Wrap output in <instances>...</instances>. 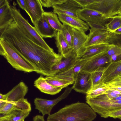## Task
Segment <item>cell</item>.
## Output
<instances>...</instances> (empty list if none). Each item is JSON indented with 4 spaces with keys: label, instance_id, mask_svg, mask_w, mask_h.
<instances>
[{
    "label": "cell",
    "instance_id": "cell-1",
    "mask_svg": "<svg viewBox=\"0 0 121 121\" xmlns=\"http://www.w3.org/2000/svg\"><path fill=\"white\" fill-rule=\"evenodd\" d=\"M5 40L17 53L35 67L36 72L46 76L51 75L52 66L62 58L59 54L35 43L29 39L13 20L0 33Z\"/></svg>",
    "mask_w": 121,
    "mask_h": 121
},
{
    "label": "cell",
    "instance_id": "cell-2",
    "mask_svg": "<svg viewBox=\"0 0 121 121\" xmlns=\"http://www.w3.org/2000/svg\"><path fill=\"white\" fill-rule=\"evenodd\" d=\"M96 114L86 103L78 102L67 105L48 115L47 121H92Z\"/></svg>",
    "mask_w": 121,
    "mask_h": 121
},
{
    "label": "cell",
    "instance_id": "cell-3",
    "mask_svg": "<svg viewBox=\"0 0 121 121\" xmlns=\"http://www.w3.org/2000/svg\"><path fill=\"white\" fill-rule=\"evenodd\" d=\"M0 54L16 70L25 73L36 72L33 65L17 53L2 39H0Z\"/></svg>",
    "mask_w": 121,
    "mask_h": 121
},
{
    "label": "cell",
    "instance_id": "cell-4",
    "mask_svg": "<svg viewBox=\"0 0 121 121\" xmlns=\"http://www.w3.org/2000/svg\"><path fill=\"white\" fill-rule=\"evenodd\" d=\"M14 2L11 6L12 15L14 21L22 32L29 39L36 44L45 48L50 51H54L41 37L36 30L34 27L32 26L21 13L20 11L16 6Z\"/></svg>",
    "mask_w": 121,
    "mask_h": 121
},
{
    "label": "cell",
    "instance_id": "cell-5",
    "mask_svg": "<svg viewBox=\"0 0 121 121\" xmlns=\"http://www.w3.org/2000/svg\"><path fill=\"white\" fill-rule=\"evenodd\" d=\"M86 99V103L95 112L105 118L109 117L112 112L121 109V104L111 102L105 94Z\"/></svg>",
    "mask_w": 121,
    "mask_h": 121
},
{
    "label": "cell",
    "instance_id": "cell-6",
    "mask_svg": "<svg viewBox=\"0 0 121 121\" xmlns=\"http://www.w3.org/2000/svg\"><path fill=\"white\" fill-rule=\"evenodd\" d=\"M78 15L80 19L86 22L91 29L108 30L106 25L109 19L97 12L85 8L79 11Z\"/></svg>",
    "mask_w": 121,
    "mask_h": 121
},
{
    "label": "cell",
    "instance_id": "cell-7",
    "mask_svg": "<svg viewBox=\"0 0 121 121\" xmlns=\"http://www.w3.org/2000/svg\"><path fill=\"white\" fill-rule=\"evenodd\" d=\"M121 0H94L86 8L100 13L108 19L118 14Z\"/></svg>",
    "mask_w": 121,
    "mask_h": 121
},
{
    "label": "cell",
    "instance_id": "cell-8",
    "mask_svg": "<svg viewBox=\"0 0 121 121\" xmlns=\"http://www.w3.org/2000/svg\"><path fill=\"white\" fill-rule=\"evenodd\" d=\"M87 40L85 44L86 48L100 44L117 45V36L114 32L108 30L89 29Z\"/></svg>",
    "mask_w": 121,
    "mask_h": 121
},
{
    "label": "cell",
    "instance_id": "cell-9",
    "mask_svg": "<svg viewBox=\"0 0 121 121\" xmlns=\"http://www.w3.org/2000/svg\"><path fill=\"white\" fill-rule=\"evenodd\" d=\"M72 89L71 87H66L64 92L60 96L53 99L35 98L34 100L35 109L38 110L39 113H42L43 116L45 115H50L53 107L59 102L68 96Z\"/></svg>",
    "mask_w": 121,
    "mask_h": 121
},
{
    "label": "cell",
    "instance_id": "cell-10",
    "mask_svg": "<svg viewBox=\"0 0 121 121\" xmlns=\"http://www.w3.org/2000/svg\"><path fill=\"white\" fill-rule=\"evenodd\" d=\"M73 68L67 71L46 76L44 78L48 82L53 86L62 88H66L74 82Z\"/></svg>",
    "mask_w": 121,
    "mask_h": 121
},
{
    "label": "cell",
    "instance_id": "cell-11",
    "mask_svg": "<svg viewBox=\"0 0 121 121\" xmlns=\"http://www.w3.org/2000/svg\"><path fill=\"white\" fill-rule=\"evenodd\" d=\"M107 51L96 54L91 57L81 69V72L91 73L100 68L103 67L106 64L112 62Z\"/></svg>",
    "mask_w": 121,
    "mask_h": 121
},
{
    "label": "cell",
    "instance_id": "cell-12",
    "mask_svg": "<svg viewBox=\"0 0 121 121\" xmlns=\"http://www.w3.org/2000/svg\"><path fill=\"white\" fill-rule=\"evenodd\" d=\"M52 7L53 12L56 14H63L78 18H79L78 12L83 8L75 0H65L62 3Z\"/></svg>",
    "mask_w": 121,
    "mask_h": 121
},
{
    "label": "cell",
    "instance_id": "cell-13",
    "mask_svg": "<svg viewBox=\"0 0 121 121\" xmlns=\"http://www.w3.org/2000/svg\"><path fill=\"white\" fill-rule=\"evenodd\" d=\"M80 58L77 57L76 53L72 49L66 57H62L59 62L52 66L51 70V75L70 69Z\"/></svg>",
    "mask_w": 121,
    "mask_h": 121
},
{
    "label": "cell",
    "instance_id": "cell-14",
    "mask_svg": "<svg viewBox=\"0 0 121 121\" xmlns=\"http://www.w3.org/2000/svg\"><path fill=\"white\" fill-rule=\"evenodd\" d=\"M71 87L76 91L86 94L91 89L92 83L91 73L80 72L74 78Z\"/></svg>",
    "mask_w": 121,
    "mask_h": 121
},
{
    "label": "cell",
    "instance_id": "cell-15",
    "mask_svg": "<svg viewBox=\"0 0 121 121\" xmlns=\"http://www.w3.org/2000/svg\"><path fill=\"white\" fill-rule=\"evenodd\" d=\"M118 76H121V60L112 61L104 67L102 82L108 85Z\"/></svg>",
    "mask_w": 121,
    "mask_h": 121
},
{
    "label": "cell",
    "instance_id": "cell-16",
    "mask_svg": "<svg viewBox=\"0 0 121 121\" xmlns=\"http://www.w3.org/2000/svg\"><path fill=\"white\" fill-rule=\"evenodd\" d=\"M73 37L72 49L78 58H80L85 52L86 48L85 44L88 35L85 33L72 28Z\"/></svg>",
    "mask_w": 121,
    "mask_h": 121
},
{
    "label": "cell",
    "instance_id": "cell-17",
    "mask_svg": "<svg viewBox=\"0 0 121 121\" xmlns=\"http://www.w3.org/2000/svg\"><path fill=\"white\" fill-rule=\"evenodd\" d=\"M26 4V12L30 17L34 25L43 14L44 11L39 0H25Z\"/></svg>",
    "mask_w": 121,
    "mask_h": 121
},
{
    "label": "cell",
    "instance_id": "cell-18",
    "mask_svg": "<svg viewBox=\"0 0 121 121\" xmlns=\"http://www.w3.org/2000/svg\"><path fill=\"white\" fill-rule=\"evenodd\" d=\"M57 14L63 25H68L72 28L85 33L89 29L88 24L79 18L61 13Z\"/></svg>",
    "mask_w": 121,
    "mask_h": 121
},
{
    "label": "cell",
    "instance_id": "cell-19",
    "mask_svg": "<svg viewBox=\"0 0 121 121\" xmlns=\"http://www.w3.org/2000/svg\"><path fill=\"white\" fill-rule=\"evenodd\" d=\"M34 25L36 31L42 38L55 37L57 31L50 26L47 18L43 14Z\"/></svg>",
    "mask_w": 121,
    "mask_h": 121
},
{
    "label": "cell",
    "instance_id": "cell-20",
    "mask_svg": "<svg viewBox=\"0 0 121 121\" xmlns=\"http://www.w3.org/2000/svg\"><path fill=\"white\" fill-rule=\"evenodd\" d=\"M11 6L7 0H0V31L6 28L14 20Z\"/></svg>",
    "mask_w": 121,
    "mask_h": 121
},
{
    "label": "cell",
    "instance_id": "cell-21",
    "mask_svg": "<svg viewBox=\"0 0 121 121\" xmlns=\"http://www.w3.org/2000/svg\"><path fill=\"white\" fill-rule=\"evenodd\" d=\"M28 91V86L23 82H20L5 94L6 101L16 102L24 99Z\"/></svg>",
    "mask_w": 121,
    "mask_h": 121
},
{
    "label": "cell",
    "instance_id": "cell-22",
    "mask_svg": "<svg viewBox=\"0 0 121 121\" xmlns=\"http://www.w3.org/2000/svg\"><path fill=\"white\" fill-rule=\"evenodd\" d=\"M34 86L42 92L54 95L59 92L63 89L53 86L46 81L43 76L41 75L34 82Z\"/></svg>",
    "mask_w": 121,
    "mask_h": 121
},
{
    "label": "cell",
    "instance_id": "cell-23",
    "mask_svg": "<svg viewBox=\"0 0 121 121\" xmlns=\"http://www.w3.org/2000/svg\"><path fill=\"white\" fill-rule=\"evenodd\" d=\"M55 37L58 54L62 57H66L72 48L69 44L61 32L57 31Z\"/></svg>",
    "mask_w": 121,
    "mask_h": 121
},
{
    "label": "cell",
    "instance_id": "cell-24",
    "mask_svg": "<svg viewBox=\"0 0 121 121\" xmlns=\"http://www.w3.org/2000/svg\"><path fill=\"white\" fill-rule=\"evenodd\" d=\"M114 45L100 44L91 46L86 48L81 58L89 59L94 56L102 52L108 51Z\"/></svg>",
    "mask_w": 121,
    "mask_h": 121
},
{
    "label": "cell",
    "instance_id": "cell-25",
    "mask_svg": "<svg viewBox=\"0 0 121 121\" xmlns=\"http://www.w3.org/2000/svg\"><path fill=\"white\" fill-rule=\"evenodd\" d=\"M30 113V112L26 111L15 110L9 114L1 116L0 121H18L24 120Z\"/></svg>",
    "mask_w": 121,
    "mask_h": 121
},
{
    "label": "cell",
    "instance_id": "cell-26",
    "mask_svg": "<svg viewBox=\"0 0 121 121\" xmlns=\"http://www.w3.org/2000/svg\"><path fill=\"white\" fill-rule=\"evenodd\" d=\"M43 14L52 28L57 31L61 32L63 25L60 22L57 14L53 12H44Z\"/></svg>",
    "mask_w": 121,
    "mask_h": 121
},
{
    "label": "cell",
    "instance_id": "cell-27",
    "mask_svg": "<svg viewBox=\"0 0 121 121\" xmlns=\"http://www.w3.org/2000/svg\"><path fill=\"white\" fill-rule=\"evenodd\" d=\"M108 85L101 83L95 88L91 90L86 94V98H93L104 94L109 89Z\"/></svg>",
    "mask_w": 121,
    "mask_h": 121
},
{
    "label": "cell",
    "instance_id": "cell-28",
    "mask_svg": "<svg viewBox=\"0 0 121 121\" xmlns=\"http://www.w3.org/2000/svg\"><path fill=\"white\" fill-rule=\"evenodd\" d=\"M104 67L97 69L91 73V78L92 83V88L94 89L102 82Z\"/></svg>",
    "mask_w": 121,
    "mask_h": 121
},
{
    "label": "cell",
    "instance_id": "cell-29",
    "mask_svg": "<svg viewBox=\"0 0 121 121\" xmlns=\"http://www.w3.org/2000/svg\"><path fill=\"white\" fill-rule=\"evenodd\" d=\"M6 102L4 105L0 108V114L2 116L9 114L15 110H20L16 102Z\"/></svg>",
    "mask_w": 121,
    "mask_h": 121
},
{
    "label": "cell",
    "instance_id": "cell-30",
    "mask_svg": "<svg viewBox=\"0 0 121 121\" xmlns=\"http://www.w3.org/2000/svg\"><path fill=\"white\" fill-rule=\"evenodd\" d=\"M108 30L113 32L121 27V16L116 15L113 17L111 20L106 25Z\"/></svg>",
    "mask_w": 121,
    "mask_h": 121
},
{
    "label": "cell",
    "instance_id": "cell-31",
    "mask_svg": "<svg viewBox=\"0 0 121 121\" xmlns=\"http://www.w3.org/2000/svg\"><path fill=\"white\" fill-rule=\"evenodd\" d=\"M63 25L61 32L69 44L72 48L73 37L72 28L67 25Z\"/></svg>",
    "mask_w": 121,
    "mask_h": 121
},
{
    "label": "cell",
    "instance_id": "cell-32",
    "mask_svg": "<svg viewBox=\"0 0 121 121\" xmlns=\"http://www.w3.org/2000/svg\"><path fill=\"white\" fill-rule=\"evenodd\" d=\"M89 59L80 58L76 61L73 68V73L74 78L81 72Z\"/></svg>",
    "mask_w": 121,
    "mask_h": 121
},
{
    "label": "cell",
    "instance_id": "cell-33",
    "mask_svg": "<svg viewBox=\"0 0 121 121\" xmlns=\"http://www.w3.org/2000/svg\"><path fill=\"white\" fill-rule=\"evenodd\" d=\"M65 0H39L43 7L49 8L63 3Z\"/></svg>",
    "mask_w": 121,
    "mask_h": 121
},
{
    "label": "cell",
    "instance_id": "cell-34",
    "mask_svg": "<svg viewBox=\"0 0 121 121\" xmlns=\"http://www.w3.org/2000/svg\"><path fill=\"white\" fill-rule=\"evenodd\" d=\"M107 53L110 58L113 56H119L121 55V47L117 45H114L107 51Z\"/></svg>",
    "mask_w": 121,
    "mask_h": 121
},
{
    "label": "cell",
    "instance_id": "cell-35",
    "mask_svg": "<svg viewBox=\"0 0 121 121\" xmlns=\"http://www.w3.org/2000/svg\"><path fill=\"white\" fill-rule=\"evenodd\" d=\"M75 1L83 8H86L93 2L94 0H75Z\"/></svg>",
    "mask_w": 121,
    "mask_h": 121
},
{
    "label": "cell",
    "instance_id": "cell-36",
    "mask_svg": "<svg viewBox=\"0 0 121 121\" xmlns=\"http://www.w3.org/2000/svg\"><path fill=\"white\" fill-rule=\"evenodd\" d=\"M108 85L121 87V76H118Z\"/></svg>",
    "mask_w": 121,
    "mask_h": 121
},
{
    "label": "cell",
    "instance_id": "cell-37",
    "mask_svg": "<svg viewBox=\"0 0 121 121\" xmlns=\"http://www.w3.org/2000/svg\"><path fill=\"white\" fill-rule=\"evenodd\" d=\"M109 117L115 119H121V109L112 112L110 114Z\"/></svg>",
    "mask_w": 121,
    "mask_h": 121
},
{
    "label": "cell",
    "instance_id": "cell-38",
    "mask_svg": "<svg viewBox=\"0 0 121 121\" xmlns=\"http://www.w3.org/2000/svg\"><path fill=\"white\" fill-rule=\"evenodd\" d=\"M104 94L106 95L110 100L112 99L119 96L111 91L109 89L105 92Z\"/></svg>",
    "mask_w": 121,
    "mask_h": 121
},
{
    "label": "cell",
    "instance_id": "cell-39",
    "mask_svg": "<svg viewBox=\"0 0 121 121\" xmlns=\"http://www.w3.org/2000/svg\"><path fill=\"white\" fill-rule=\"evenodd\" d=\"M16 1L20 7L26 11V4L25 0H17Z\"/></svg>",
    "mask_w": 121,
    "mask_h": 121
},
{
    "label": "cell",
    "instance_id": "cell-40",
    "mask_svg": "<svg viewBox=\"0 0 121 121\" xmlns=\"http://www.w3.org/2000/svg\"><path fill=\"white\" fill-rule=\"evenodd\" d=\"M33 121H45L43 116L37 115L33 118Z\"/></svg>",
    "mask_w": 121,
    "mask_h": 121
},
{
    "label": "cell",
    "instance_id": "cell-41",
    "mask_svg": "<svg viewBox=\"0 0 121 121\" xmlns=\"http://www.w3.org/2000/svg\"><path fill=\"white\" fill-rule=\"evenodd\" d=\"M109 89L116 90L121 92V87L108 85Z\"/></svg>",
    "mask_w": 121,
    "mask_h": 121
},
{
    "label": "cell",
    "instance_id": "cell-42",
    "mask_svg": "<svg viewBox=\"0 0 121 121\" xmlns=\"http://www.w3.org/2000/svg\"><path fill=\"white\" fill-rule=\"evenodd\" d=\"M117 35V45L121 47V35Z\"/></svg>",
    "mask_w": 121,
    "mask_h": 121
},
{
    "label": "cell",
    "instance_id": "cell-43",
    "mask_svg": "<svg viewBox=\"0 0 121 121\" xmlns=\"http://www.w3.org/2000/svg\"><path fill=\"white\" fill-rule=\"evenodd\" d=\"M0 100L6 101V97L5 94H0Z\"/></svg>",
    "mask_w": 121,
    "mask_h": 121
},
{
    "label": "cell",
    "instance_id": "cell-44",
    "mask_svg": "<svg viewBox=\"0 0 121 121\" xmlns=\"http://www.w3.org/2000/svg\"><path fill=\"white\" fill-rule=\"evenodd\" d=\"M113 32L116 35H121V27L116 30Z\"/></svg>",
    "mask_w": 121,
    "mask_h": 121
},
{
    "label": "cell",
    "instance_id": "cell-45",
    "mask_svg": "<svg viewBox=\"0 0 121 121\" xmlns=\"http://www.w3.org/2000/svg\"><path fill=\"white\" fill-rule=\"evenodd\" d=\"M110 100L111 102L114 103L121 104V100H115L111 99Z\"/></svg>",
    "mask_w": 121,
    "mask_h": 121
},
{
    "label": "cell",
    "instance_id": "cell-46",
    "mask_svg": "<svg viewBox=\"0 0 121 121\" xmlns=\"http://www.w3.org/2000/svg\"><path fill=\"white\" fill-rule=\"evenodd\" d=\"M111 99L115 100H121V96H118Z\"/></svg>",
    "mask_w": 121,
    "mask_h": 121
},
{
    "label": "cell",
    "instance_id": "cell-47",
    "mask_svg": "<svg viewBox=\"0 0 121 121\" xmlns=\"http://www.w3.org/2000/svg\"><path fill=\"white\" fill-rule=\"evenodd\" d=\"M117 15L121 16V6L119 9Z\"/></svg>",
    "mask_w": 121,
    "mask_h": 121
},
{
    "label": "cell",
    "instance_id": "cell-48",
    "mask_svg": "<svg viewBox=\"0 0 121 121\" xmlns=\"http://www.w3.org/2000/svg\"><path fill=\"white\" fill-rule=\"evenodd\" d=\"M24 119H23V120H19L18 121H24Z\"/></svg>",
    "mask_w": 121,
    "mask_h": 121
}]
</instances>
